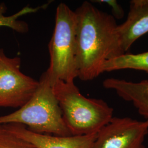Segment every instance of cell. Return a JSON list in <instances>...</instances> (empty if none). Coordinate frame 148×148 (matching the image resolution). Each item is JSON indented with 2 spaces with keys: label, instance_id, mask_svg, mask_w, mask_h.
Masks as SVG:
<instances>
[{
  "label": "cell",
  "instance_id": "cell-11",
  "mask_svg": "<svg viewBox=\"0 0 148 148\" xmlns=\"http://www.w3.org/2000/svg\"><path fill=\"white\" fill-rule=\"evenodd\" d=\"M49 2L40 6L32 7L25 6L21 10L15 14L10 16H5V14L7 11V7L4 3H0V27H10L13 30L21 34H25L29 31V25L25 21H21L18 19L21 16L36 13L41 10L46 9L49 5Z\"/></svg>",
  "mask_w": 148,
  "mask_h": 148
},
{
  "label": "cell",
  "instance_id": "cell-1",
  "mask_svg": "<svg viewBox=\"0 0 148 148\" xmlns=\"http://www.w3.org/2000/svg\"><path fill=\"white\" fill-rule=\"evenodd\" d=\"M75 12L78 77L88 81L102 74V66L106 61L125 53L113 16L88 1L84 2Z\"/></svg>",
  "mask_w": 148,
  "mask_h": 148
},
{
  "label": "cell",
  "instance_id": "cell-10",
  "mask_svg": "<svg viewBox=\"0 0 148 148\" xmlns=\"http://www.w3.org/2000/svg\"><path fill=\"white\" fill-rule=\"evenodd\" d=\"M133 69L148 73V51L143 53H124L106 61L101 68V73L119 70Z\"/></svg>",
  "mask_w": 148,
  "mask_h": 148
},
{
  "label": "cell",
  "instance_id": "cell-7",
  "mask_svg": "<svg viewBox=\"0 0 148 148\" xmlns=\"http://www.w3.org/2000/svg\"><path fill=\"white\" fill-rule=\"evenodd\" d=\"M3 125L12 133L37 148H91L97 134L64 137L35 132L21 124Z\"/></svg>",
  "mask_w": 148,
  "mask_h": 148
},
{
  "label": "cell",
  "instance_id": "cell-2",
  "mask_svg": "<svg viewBox=\"0 0 148 148\" xmlns=\"http://www.w3.org/2000/svg\"><path fill=\"white\" fill-rule=\"evenodd\" d=\"M52 86L72 136L97 134L114 117V109L106 101L86 97L74 82L56 80Z\"/></svg>",
  "mask_w": 148,
  "mask_h": 148
},
{
  "label": "cell",
  "instance_id": "cell-4",
  "mask_svg": "<svg viewBox=\"0 0 148 148\" xmlns=\"http://www.w3.org/2000/svg\"><path fill=\"white\" fill-rule=\"evenodd\" d=\"M76 31L75 11L60 3L56 10L54 29L48 45L50 62L46 72L51 84L56 80L74 82L78 77Z\"/></svg>",
  "mask_w": 148,
  "mask_h": 148
},
{
  "label": "cell",
  "instance_id": "cell-5",
  "mask_svg": "<svg viewBox=\"0 0 148 148\" xmlns=\"http://www.w3.org/2000/svg\"><path fill=\"white\" fill-rule=\"evenodd\" d=\"M21 59L10 58L0 50V107L19 108L29 101L39 81L22 73Z\"/></svg>",
  "mask_w": 148,
  "mask_h": 148
},
{
  "label": "cell",
  "instance_id": "cell-8",
  "mask_svg": "<svg viewBox=\"0 0 148 148\" xmlns=\"http://www.w3.org/2000/svg\"><path fill=\"white\" fill-rule=\"evenodd\" d=\"M122 47L126 52L138 39L148 33V0H132L126 21L117 26Z\"/></svg>",
  "mask_w": 148,
  "mask_h": 148
},
{
  "label": "cell",
  "instance_id": "cell-6",
  "mask_svg": "<svg viewBox=\"0 0 148 148\" xmlns=\"http://www.w3.org/2000/svg\"><path fill=\"white\" fill-rule=\"evenodd\" d=\"M148 120L139 121L128 117H113L97 133L91 148H145Z\"/></svg>",
  "mask_w": 148,
  "mask_h": 148
},
{
  "label": "cell",
  "instance_id": "cell-9",
  "mask_svg": "<svg viewBox=\"0 0 148 148\" xmlns=\"http://www.w3.org/2000/svg\"><path fill=\"white\" fill-rule=\"evenodd\" d=\"M104 88L114 90L125 101L131 102L138 113L148 120V80L139 82L109 78L103 82Z\"/></svg>",
  "mask_w": 148,
  "mask_h": 148
},
{
  "label": "cell",
  "instance_id": "cell-13",
  "mask_svg": "<svg viewBox=\"0 0 148 148\" xmlns=\"http://www.w3.org/2000/svg\"><path fill=\"white\" fill-rule=\"evenodd\" d=\"M95 2L104 3L110 6L112 13V16L116 19H120L124 16V10L121 5H120L115 0H101L95 1Z\"/></svg>",
  "mask_w": 148,
  "mask_h": 148
},
{
  "label": "cell",
  "instance_id": "cell-3",
  "mask_svg": "<svg viewBox=\"0 0 148 148\" xmlns=\"http://www.w3.org/2000/svg\"><path fill=\"white\" fill-rule=\"evenodd\" d=\"M38 81V87L31 99L14 112L0 116V125L18 123L35 132L72 136L64 122L46 71Z\"/></svg>",
  "mask_w": 148,
  "mask_h": 148
},
{
  "label": "cell",
  "instance_id": "cell-12",
  "mask_svg": "<svg viewBox=\"0 0 148 148\" xmlns=\"http://www.w3.org/2000/svg\"><path fill=\"white\" fill-rule=\"evenodd\" d=\"M0 148H37L10 132L4 125H0Z\"/></svg>",
  "mask_w": 148,
  "mask_h": 148
}]
</instances>
